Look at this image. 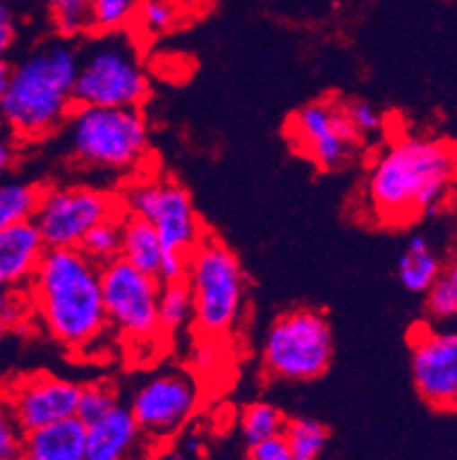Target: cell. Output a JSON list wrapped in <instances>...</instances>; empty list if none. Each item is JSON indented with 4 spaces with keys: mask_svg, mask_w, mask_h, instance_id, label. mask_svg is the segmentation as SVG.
I'll list each match as a JSON object with an SVG mask.
<instances>
[{
    "mask_svg": "<svg viewBox=\"0 0 457 460\" xmlns=\"http://www.w3.org/2000/svg\"><path fill=\"white\" fill-rule=\"evenodd\" d=\"M455 154L439 140L400 137L377 154L364 181L373 220L405 227L437 211L455 177Z\"/></svg>",
    "mask_w": 457,
    "mask_h": 460,
    "instance_id": "1",
    "label": "cell"
},
{
    "mask_svg": "<svg viewBox=\"0 0 457 460\" xmlns=\"http://www.w3.org/2000/svg\"><path fill=\"white\" fill-rule=\"evenodd\" d=\"M31 298L46 332L65 349L81 353L106 334L101 266L78 248H46L31 278Z\"/></svg>",
    "mask_w": 457,
    "mask_h": 460,
    "instance_id": "2",
    "label": "cell"
},
{
    "mask_svg": "<svg viewBox=\"0 0 457 460\" xmlns=\"http://www.w3.org/2000/svg\"><path fill=\"white\" fill-rule=\"evenodd\" d=\"M78 56L71 46L50 44L25 58L0 96V122L23 140L50 136L75 108Z\"/></svg>",
    "mask_w": 457,
    "mask_h": 460,
    "instance_id": "3",
    "label": "cell"
},
{
    "mask_svg": "<svg viewBox=\"0 0 457 460\" xmlns=\"http://www.w3.org/2000/svg\"><path fill=\"white\" fill-rule=\"evenodd\" d=\"M183 279L192 296L195 328L213 339L229 337L241 323L247 294L245 273L232 248L207 234L188 257Z\"/></svg>",
    "mask_w": 457,
    "mask_h": 460,
    "instance_id": "4",
    "label": "cell"
},
{
    "mask_svg": "<svg viewBox=\"0 0 457 460\" xmlns=\"http://www.w3.org/2000/svg\"><path fill=\"white\" fill-rule=\"evenodd\" d=\"M119 199L126 216L142 217L156 229L163 245L161 282L181 279L188 257L207 236L186 188L170 179L145 177L126 188Z\"/></svg>",
    "mask_w": 457,
    "mask_h": 460,
    "instance_id": "5",
    "label": "cell"
},
{
    "mask_svg": "<svg viewBox=\"0 0 457 460\" xmlns=\"http://www.w3.org/2000/svg\"><path fill=\"white\" fill-rule=\"evenodd\" d=\"M75 161L94 170H136L149 149V127L140 108L75 106L66 119Z\"/></svg>",
    "mask_w": 457,
    "mask_h": 460,
    "instance_id": "6",
    "label": "cell"
},
{
    "mask_svg": "<svg viewBox=\"0 0 457 460\" xmlns=\"http://www.w3.org/2000/svg\"><path fill=\"white\" fill-rule=\"evenodd\" d=\"M332 325L321 309L313 307H297L277 316L261 349L268 376L288 383L321 378L332 362Z\"/></svg>",
    "mask_w": 457,
    "mask_h": 460,
    "instance_id": "7",
    "label": "cell"
},
{
    "mask_svg": "<svg viewBox=\"0 0 457 460\" xmlns=\"http://www.w3.org/2000/svg\"><path fill=\"white\" fill-rule=\"evenodd\" d=\"M101 294L106 309L108 328L133 341L151 344L161 339L158 328V294L161 279L142 273L136 266L117 257L101 266Z\"/></svg>",
    "mask_w": 457,
    "mask_h": 460,
    "instance_id": "8",
    "label": "cell"
},
{
    "mask_svg": "<svg viewBox=\"0 0 457 460\" xmlns=\"http://www.w3.org/2000/svg\"><path fill=\"white\" fill-rule=\"evenodd\" d=\"M149 94V78L133 49L124 41L99 44L78 62L75 106L140 108Z\"/></svg>",
    "mask_w": 457,
    "mask_h": 460,
    "instance_id": "9",
    "label": "cell"
},
{
    "mask_svg": "<svg viewBox=\"0 0 457 460\" xmlns=\"http://www.w3.org/2000/svg\"><path fill=\"white\" fill-rule=\"evenodd\" d=\"M117 195L92 186L44 188L32 223L46 248H78L96 225L121 216Z\"/></svg>",
    "mask_w": 457,
    "mask_h": 460,
    "instance_id": "10",
    "label": "cell"
},
{
    "mask_svg": "<svg viewBox=\"0 0 457 460\" xmlns=\"http://www.w3.org/2000/svg\"><path fill=\"white\" fill-rule=\"evenodd\" d=\"M199 385L179 369L161 371L142 383L131 399V412L145 440L165 442L174 438L199 408Z\"/></svg>",
    "mask_w": 457,
    "mask_h": 460,
    "instance_id": "11",
    "label": "cell"
},
{
    "mask_svg": "<svg viewBox=\"0 0 457 460\" xmlns=\"http://www.w3.org/2000/svg\"><path fill=\"white\" fill-rule=\"evenodd\" d=\"M288 140L321 170H338L357 152L362 137L347 122L341 102L318 99L302 106L286 127Z\"/></svg>",
    "mask_w": 457,
    "mask_h": 460,
    "instance_id": "12",
    "label": "cell"
},
{
    "mask_svg": "<svg viewBox=\"0 0 457 460\" xmlns=\"http://www.w3.org/2000/svg\"><path fill=\"white\" fill-rule=\"evenodd\" d=\"M412 378L430 408L457 410V330H435L418 323L409 334Z\"/></svg>",
    "mask_w": 457,
    "mask_h": 460,
    "instance_id": "13",
    "label": "cell"
},
{
    "mask_svg": "<svg viewBox=\"0 0 457 460\" xmlns=\"http://www.w3.org/2000/svg\"><path fill=\"white\" fill-rule=\"evenodd\" d=\"M0 394L5 396L21 429H44L75 417L81 385L53 374H25L7 383Z\"/></svg>",
    "mask_w": 457,
    "mask_h": 460,
    "instance_id": "14",
    "label": "cell"
},
{
    "mask_svg": "<svg viewBox=\"0 0 457 460\" xmlns=\"http://www.w3.org/2000/svg\"><path fill=\"white\" fill-rule=\"evenodd\" d=\"M145 440L128 405L117 403L110 412L85 426L87 460H124L137 454Z\"/></svg>",
    "mask_w": 457,
    "mask_h": 460,
    "instance_id": "15",
    "label": "cell"
},
{
    "mask_svg": "<svg viewBox=\"0 0 457 460\" xmlns=\"http://www.w3.org/2000/svg\"><path fill=\"white\" fill-rule=\"evenodd\" d=\"M46 252V243L32 220H23L0 232V275L5 284L31 279Z\"/></svg>",
    "mask_w": 457,
    "mask_h": 460,
    "instance_id": "16",
    "label": "cell"
},
{
    "mask_svg": "<svg viewBox=\"0 0 457 460\" xmlns=\"http://www.w3.org/2000/svg\"><path fill=\"white\" fill-rule=\"evenodd\" d=\"M23 460H87L85 424L71 417L44 429L28 430Z\"/></svg>",
    "mask_w": 457,
    "mask_h": 460,
    "instance_id": "17",
    "label": "cell"
},
{
    "mask_svg": "<svg viewBox=\"0 0 457 460\" xmlns=\"http://www.w3.org/2000/svg\"><path fill=\"white\" fill-rule=\"evenodd\" d=\"M119 257L136 266L142 273L161 279L163 245L156 236V229L146 220L136 216H121V250Z\"/></svg>",
    "mask_w": 457,
    "mask_h": 460,
    "instance_id": "18",
    "label": "cell"
},
{
    "mask_svg": "<svg viewBox=\"0 0 457 460\" xmlns=\"http://www.w3.org/2000/svg\"><path fill=\"white\" fill-rule=\"evenodd\" d=\"M442 261L426 236H412L398 259V279L412 294H426L442 278Z\"/></svg>",
    "mask_w": 457,
    "mask_h": 460,
    "instance_id": "19",
    "label": "cell"
},
{
    "mask_svg": "<svg viewBox=\"0 0 457 460\" xmlns=\"http://www.w3.org/2000/svg\"><path fill=\"white\" fill-rule=\"evenodd\" d=\"M192 321V296L186 279L161 282L158 294V328L161 337H176Z\"/></svg>",
    "mask_w": 457,
    "mask_h": 460,
    "instance_id": "20",
    "label": "cell"
},
{
    "mask_svg": "<svg viewBox=\"0 0 457 460\" xmlns=\"http://www.w3.org/2000/svg\"><path fill=\"white\" fill-rule=\"evenodd\" d=\"M44 188L25 181H0V232L35 217Z\"/></svg>",
    "mask_w": 457,
    "mask_h": 460,
    "instance_id": "21",
    "label": "cell"
},
{
    "mask_svg": "<svg viewBox=\"0 0 457 460\" xmlns=\"http://www.w3.org/2000/svg\"><path fill=\"white\" fill-rule=\"evenodd\" d=\"M284 426H286V417L282 410L266 401L250 403L241 415V435L247 445H257V442L282 435Z\"/></svg>",
    "mask_w": 457,
    "mask_h": 460,
    "instance_id": "22",
    "label": "cell"
},
{
    "mask_svg": "<svg viewBox=\"0 0 457 460\" xmlns=\"http://www.w3.org/2000/svg\"><path fill=\"white\" fill-rule=\"evenodd\" d=\"M282 438L291 449L293 460H318L327 445V429L321 421L300 417L286 421Z\"/></svg>",
    "mask_w": 457,
    "mask_h": 460,
    "instance_id": "23",
    "label": "cell"
},
{
    "mask_svg": "<svg viewBox=\"0 0 457 460\" xmlns=\"http://www.w3.org/2000/svg\"><path fill=\"white\" fill-rule=\"evenodd\" d=\"M121 216H124V213H121ZM121 216L96 225L94 229L87 232V236L83 238L81 245H78V250H81L87 259H92L96 266H106V263L115 261V259L119 257Z\"/></svg>",
    "mask_w": 457,
    "mask_h": 460,
    "instance_id": "24",
    "label": "cell"
},
{
    "mask_svg": "<svg viewBox=\"0 0 457 460\" xmlns=\"http://www.w3.org/2000/svg\"><path fill=\"white\" fill-rule=\"evenodd\" d=\"M117 403H119V394H117L115 385L106 383V380L81 385L78 405H75V420L87 426L92 421L101 420L106 412H110Z\"/></svg>",
    "mask_w": 457,
    "mask_h": 460,
    "instance_id": "25",
    "label": "cell"
},
{
    "mask_svg": "<svg viewBox=\"0 0 457 460\" xmlns=\"http://www.w3.org/2000/svg\"><path fill=\"white\" fill-rule=\"evenodd\" d=\"M48 14L65 37L92 28V0H48Z\"/></svg>",
    "mask_w": 457,
    "mask_h": 460,
    "instance_id": "26",
    "label": "cell"
},
{
    "mask_svg": "<svg viewBox=\"0 0 457 460\" xmlns=\"http://www.w3.org/2000/svg\"><path fill=\"white\" fill-rule=\"evenodd\" d=\"M142 0H92V28L117 32L136 16Z\"/></svg>",
    "mask_w": 457,
    "mask_h": 460,
    "instance_id": "27",
    "label": "cell"
},
{
    "mask_svg": "<svg viewBox=\"0 0 457 460\" xmlns=\"http://www.w3.org/2000/svg\"><path fill=\"white\" fill-rule=\"evenodd\" d=\"M25 430L16 421L10 403L0 394V460H23Z\"/></svg>",
    "mask_w": 457,
    "mask_h": 460,
    "instance_id": "28",
    "label": "cell"
},
{
    "mask_svg": "<svg viewBox=\"0 0 457 460\" xmlns=\"http://www.w3.org/2000/svg\"><path fill=\"white\" fill-rule=\"evenodd\" d=\"M426 309L435 321L457 319V287L448 275H442L426 291Z\"/></svg>",
    "mask_w": 457,
    "mask_h": 460,
    "instance_id": "29",
    "label": "cell"
},
{
    "mask_svg": "<svg viewBox=\"0 0 457 460\" xmlns=\"http://www.w3.org/2000/svg\"><path fill=\"white\" fill-rule=\"evenodd\" d=\"M343 112H346L347 122L352 124V128L357 131V136L368 137L373 133H380L384 127L382 112L377 111L373 103L364 102V99H352V102H341Z\"/></svg>",
    "mask_w": 457,
    "mask_h": 460,
    "instance_id": "30",
    "label": "cell"
},
{
    "mask_svg": "<svg viewBox=\"0 0 457 460\" xmlns=\"http://www.w3.org/2000/svg\"><path fill=\"white\" fill-rule=\"evenodd\" d=\"M136 16L140 21L142 31L149 32V35H161L174 26L176 12L174 5L167 0H142Z\"/></svg>",
    "mask_w": 457,
    "mask_h": 460,
    "instance_id": "31",
    "label": "cell"
},
{
    "mask_svg": "<svg viewBox=\"0 0 457 460\" xmlns=\"http://www.w3.org/2000/svg\"><path fill=\"white\" fill-rule=\"evenodd\" d=\"M245 460H293L291 449L282 435L270 438V440L257 442V445H247Z\"/></svg>",
    "mask_w": 457,
    "mask_h": 460,
    "instance_id": "32",
    "label": "cell"
},
{
    "mask_svg": "<svg viewBox=\"0 0 457 460\" xmlns=\"http://www.w3.org/2000/svg\"><path fill=\"white\" fill-rule=\"evenodd\" d=\"M21 321H23V303L19 298H14L12 294H5V288H3L0 291V341Z\"/></svg>",
    "mask_w": 457,
    "mask_h": 460,
    "instance_id": "33",
    "label": "cell"
},
{
    "mask_svg": "<svg viewBox=\"0 0 457 460\" xmlns=\"http://www.w3.org/2000/svg\"><path fill=\"white\" fill-rule=\"evenodd\" d=\"M16 23L14 14H12L10 5L5 0H0V56H5L10 51V46L14 44Z\"/></svg>",
    "mask_w": 457,
    "mask_h": 460,
    "instance_id": "34",
    "label": "cell"
},
{
    "mask_svg": "<svg viewBox=\"0 0 457 460\" xmlns=\"http://www.w3.org/2000/svg\"><path fill=\"white\" fill-rule=\"evenodd\" d=\"M14 158H16L14 142L0 133V177H3L12 165H14Z\"/></svg>",
    "mask_w": 457,
    "mask_h": 460,
    "instance_id": "35",
    "label": "cell"
},
{
    "mask_svg": "<svg viewBox=\"0 0 457 460\" xmlns=\"http://www.w3.org/2000/svg\"><path fill=\"white\" fill-rule=\"evenodd\" d=\"M151 460H197L195 451L190 449H167V451H161V454L156 456V458Z\"/></svg>",
    "mask_w": 457,
    "mask_h": 460,
    "instance_id": "36",
    "label": "cell"
},
{
    "mask_svg": "<svg viewBox=\"0 0 457 460\" xmlns=\"http://www.w3.org/2000/svg\"><path fill=\"white\" fill-rule=\"evenodd\" d=\"M10 78H12V66H10V62H7L5 58L0 56V96L5 94L7 83H10Z\"/></svg>",
    "mask_w": 457,
    "mask_h": 460,
    "instance_id": "37",
    "label": "cell"
},
{
    "mask_svg": "<svg viewBox=\"0 0 457 460\" xmlns=\"http://www.w3.org/2000/svg\"><path fill=\"white\" fill-rule=\"evenodd\" d=\"M448 278H451L453 279V284H455V287H457V261L455 263H453V266H451V269H448Z\"/></svg>",
    "mask_w": 457,
    "mask_h": 460,
    "instance_id": "38",
    "label": "cell"
},
{
    "mask_svg": "<svg viewBox=\"0 0 457 460\" xmlns=\"http://www.w3.org/2000/svg\"><path fill=\"white\" fill-rule=\"evenodd\" d=\"M124 460H145V458H140L137 454H133V456H128V458H124Z\"/></svg>",
    "mask_w": 457,
    "mask_h": 460,
    "instance_id": "39",
    "label": "cell"
},
{
    "mask_svg": "<svg viewBox=\"0 0 457 460\" xmlns=\"http://www.w3.org/2000/svg\"><path fill=\"white\" fill-rule=\"evenodd\" d=\"M5 288V279H3V275H0V291Z\"/></svg>",
    "mask_w": 457,
    "mask_h": 460,
    "instance_id": "40",
    "label": "cell"
}]
</instances>
